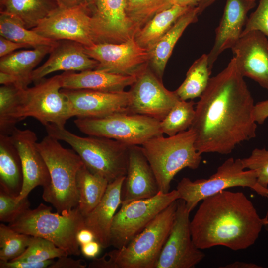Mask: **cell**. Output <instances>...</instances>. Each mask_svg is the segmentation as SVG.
Here are the masks:
<instances>
[{
  "instance_id": "cell-27",
  "label": "cell",
  "mask_w": 268,
  "mask_h": 268,
  "mask_svg": "<svg viewBox=\"0 0 268 268\" xmlns=\"http://www.w3.org/2000/svg\"><path fill=\"white\" fill-rule=\"evenodd\" d=\"M59 7L56 0H0V13L14 17L28 29Z\"/></svg>"
},
{
  "instance_id": "cell-39",
  "label": "cell",
  "mask_w": 268,
  "mask_h": 268,
  "mask_svg": "<svg viewBox=\"0 0 268 268\" xmlns=\"http://www.w3.org/2000/svg\"><path fill=\"white\" fill-rule=\"evenodd\" d=\"M241 161L245 169L256 172L258 183L268 188V150L265 148H255L249 157L241 159Z\"/></svg>"
},
{
  "instance_id": "cell-29",
  "label": "cell",
  "mask_w": 268,
  "mask_h": 268,
  "mask_svg": "<svg viewBox=\"0 0 268 268\" xmlns=\"http://www.w3.org/2000/svg\"><path fill=\"white\" fill-rule=\"evenodd\" d=\"M191 8L177 5L157 12L136 33L135 41L141 47L150 50Z\"/></svg>"
},
{
  "instance_id": "cell-44",
  "label": "cell",
  "mask_w": 268,
  "mask_h": 268,
  "mask_svg": "<svg viewBox=\"0 0 268 268\" xmlns=\"http://www.w3.org/2000/svg\"><path fill=\"white\" fill-rule=\"evenodd\" d=\"M268 117V99L257 102L254 106V118L255 122L262 124Z\"/></svg>"
},
{
  "instance_id": "cell-24",
  "label": "cell",
  "mask_w": 268,
  "mask_h": 268,
  "mask_svg": "<svg viewBox=\"0 0 268 268\" xmlns=\"http://www.w3.org/2000/svg\"><path fill=\"white\" fill-rule=\"evenodd\" d=\"M62 89H89L104 92H118L132 85L136 76H125L96 69L75 73L65 71L61 74Z\"/></svg>"
},
{
  "instance_id": "cell-6",
  "label": "cell",
  "mask_w": 268,
  "mask_h": 268,
  "mask_svg": "<svg viewBox=\"0 0 268 268\" xmlns=\"http://www.w3.org/2000/svg\"><path fill=\"white\" fill-rule=\"evenodd\" d=\"M196 134L189 128L173 136L151 138L141 146L156 177L159 190L170 192L172 180L185 168H198L202 157L196 149Z\"/></svg>"
},
{
  "instance_id": "cell-11",
  "label": "cell",
  "mask_w": 268,
  "mask_h": 268,
  "mask_svg": "<svg viewBox=\"0 0 268 268\" xmlns=\"http://www.w3.org/2000/svg\"><path fill=\"white\" fill-rule=\"evenodd\" d=\"M179 199L177 190L167 193L159 191L155 196L121 205L113 220L110 246L120 249L142 231L162 211Z\"/></svg>"
},
{
  "instance_id": "cell-19",
  "label": "cell",
  "mask_w": 268,
  "mask_h": 268,
  "mask_svg": "<svg viewBox=\"0 0 268 268\" xmlns=\"http://www.w3.org/2000/svg\"><path fill=\"white\" fill-rule=\"evenodd\" d=\"M231 49L242 75L268 91V38L259 31H250L242 35Z\"/></svg>"
},
{
  "instance_id": "cell-3",
  "label": "cell",
  "mask_w": 268,
  "mask_h": 268,
  "mask_svg": "<svg viewBox=\"0 0 268 268\" xmlns=\"http://www.w3.org/2000/svg\"><path fill=\"white\" fill-rule=\"evenodd\" d=\"M177 201L159 213L128 245L95 258L89 268H155L171 231L177 209Z\"/></svg>"
},
{
  "instance_id": "cell-23",
  "label": "cell",
  "mask_w": 268,
  "mask_h": 268,
  "mask_svg": "<svg viewBox=\"0 0 268 268\" xmlns=\"http://www.w3.org/2000/svg\"><path fill=\"white\" fill-rule=\"evenodd\" d=\"M125 177H119L109 183L101 201L84 217L85 227L93 232L95 240L103 248L111 246V226L116 210L122 203Z\"/></svg>"
},
{
  "instance_id": "cell-5",
  "label": "cell",
  "mask_w": 268,
  "mask_h": 268,
  "mask_svg": "<svg viewBox=\"0 0 268 268\" xmlns=\"http://www.w3.org/2000/svg\"><path fill=\"white\" fill-rule=\"evenodd\" d=\"M45 127L48 135L68 144L90 172L102 176L109 183L126 176L129 145L104 137L80 136L54 124Z\"/></svg>"
},
{
  "instance_id": "cell-20",
  "label": "cell",
  "mask_w": 268,
  "mask_h": 268,
  "mask_svg": "<svg viewBox=\"0 0 268 268\" xmlns=\"http://www.w3.org/2000/svg\"><path fill=\"white\" fill-rule=\"evenodd\" d=\"M258 0H226L224 12L215 31L214 43L208 54L209 67L212 69L219 56L231 49L240 38L249 11Z\"/></svg>"
},
{
  "instance_id": "cell-9",
  "label": "cell",
  "mask_w": 268,
  "mask_h": 268,
  "mask_svg": "<svg viewBox=\"0 0 268 268\" xmlns=\"http://www.w3.org/2000/svg\"><path fill=\"white\" fill-rule=\"evenodd\" d=\"M74 122L80 132L89 136L113 139L129 146L141 145L163 134L160 121L137 114L120 112L102 118H77Z\"/></svg>"
},
{
  "instance_id": "cell-26",
  "label": "cell",
  "mask_w": 268,
  "mask_h": 268,
  "mask_svg": "<svg viewBox=\"0 0 268 268\" xmlns=\"http://www.w3.org/2000/svg\"><path fill=\"white\" fill-rule=\"evenodd\" d=\"M23 184V171L18 152L10 136L0 134V188L17 197Z\"/></svg>"
},
{
  "instance_id": "cell-16",
  "label": "cell",
  "mask_w": 268,
  "mask_h": 268,
  "mask_svg": "<svg viewBox=\"0 0 268 268\" xmlns=\"http://www.w3.org/2000/svg\"><path fill=\"white\" fill-rule=\"evenodd\" d=\"M91 25L95 44L120 43L134 38L126 0H94Z\"/></svg>"
},
{
  "instance_id": "cell-43",
  "label": "cell",
  "mask_w": 268,
  "mask_h": 268,
  "mask_svg": "<svg viewBox=\"0 0 268 268\" xmlns=\"http://www.w3.org/2000/svg\"><path fill=\"white\" fill-rule=\"evenodd\" d=\"M31 48L27 44L17 43L0 36V57L9 55L14 51L23 48Z\"/></svg>"
},
{
  "instance_id": "cell-32",
  "label": "cell",
  "mask_w": 268,
  "mask_h": 268,
  "mask_svg": "<svg viewBox=\"0 0 268 268\" xmlns=\"http://www.w3.org/2000/svg\"><path fill=\"white\" fill-rule=\"evenodd\" d=\"M0 36L33 48L40 46L55 47L58 42L45 38L32 29H27L17 19L4 13H0Z\"/></svg>"
},
{
  "instance_id": "cell-10",
  "label": "cell",
  "mask_w": 268,
  "mask_h": 268,
  "mask_svg": "<svg viewBox=\"0 0 268 268\" xmlns=\"http://www.w3.org/2000/svg\"><path fill=\"white\" fill-rule=\"evenodd\" d=\"M62 89L61 74L44 78L34 86L25 89L14 115L17 122L30 117L44 126L54 124L65 127L67 121L73 115Z\"/></svg>"
},
{
  "instance_id": "cell-18",
  "label": "cell",
  "mask_w": 268,
  "mask_h": 268,
  "mask_svg": "<svg viewBox=\"0 0 268 268\" xmlns=\"http://www.w3.org/2000/svg\"><path fill=\"white\" fill-rule=\"evenodd\" d=\"M61 91L69 102L73 117L76 118H102L117 113H127L131 100L129 91L62 89Z\"/></svg>"
},
{
  "instance_id": "cell-42",
  "label": "cell",
  "mask_w": 268,
  "mask_h": 268,
  "mask_svg": "<svg viewBox=\"0 0 268 268\" xmlns=\"http://www.w3.org/2000/svg\"><path fill=\"white\" fill-rule=\"evenodd\" d=\"M86 266L84 260H74L66 255L59 257L49 268H85Z\"/></svg>"
},
{
  "instance_id": "cell-31",
  "label": "cell",
  "mask_w": 268,
  "mask_h": 268,
  "mask_svg": "<svg viewBox=\"0 0 268 268\" xmlns=\"http://www.w3.org/2000/svg\"><path fill=\"white\" fill-rule=\"evenodd\" d=\"M211 70L208 54H204L192 64L181 85L175 91L181 100L187 101L200 97L206 89Z\"/></svg>"
},
{
  "instance_id": "cell-8",
  "label": "cell",
  "mask_w": 268,
  "mask_h": 268,
  "mask_svg": "<svg viewBox=\"0 0 268 268\" xmlns=\"http://www.w3.org/2000/svg\"><path fill=\"white\" fill-rule=\"evenodd\" d=\"M235 187L250 188L258 195L268 198V188L258 183L256 172L250 169L245 170L241 159L232 157L225 161L208 178L193 181L189 178H183L178 182L176 190L179 199L185 201L191 212L204 199Z\"/></svg>"
},
{
  "instance_id": "cell-33",
  "label": "cell",
  "mask_w": 268,
  "mask_h": 268,
  "mask_svg": "<svg viewBox=\"0 0 268 268\" xmlns=\"http://www.w3.org/2000/svg\"><path fill=\"white\" fill-rule=\"evenodd\" d=\"M24 89L15 85L0 86V134L10 135L16 128L14 115Z\"/></svg>"
},
{
  "instance_id": "cell-1",
  "label": "cell",
  "mask_w": 268,
  "mask_h": 268,
  "mask_svg": "<svg viewBox=\"0 0 268 268\" xmlns=\"http://www.w3.org/2000/svg\"><path fill=\"white\" fill-rule=\"evenodd\" d=\"M254 99L234 58L211 77L195 108L189 128L201 154L227 155L236 145L256 137Z\"/></svg>"
},
{
  "instance_id": "cell-7",
  "label": "cell",
  "mask_w": 268,
  "mask_h": 268,
  "mask_svg": "<svg viewBox=\"0 0 268 268\" xmlns=\"http://www.w3.org/2000/svg\"><path fill=\"white\" fill-rule=\"evenodd\" d=\"M52 210L51 206L41 203L8 225L19 233L48 240L68 256H79L81 251L76 234L85 226L78 207L62 213Z\"/></svg>"
},
{
  "instance_id": "cell-48",
  "label": "cell",
  "mask_w": 268,
  "mask_h": 268,
  "mask_svg": "<svg viewBox=\"0 0 268 268\" xmlns=\"http://www.w3.org/2000/svg\"><path fill=\"white\" fill-rule=\"evenodd\" d=\"M94 240L93 232L86 227L81 229L76 234V240L80 246Z\"/></svg>"
},
{
  "instance_id": "cell-34",
  "label": "cell",
  "mask_w": 268,
  "mask_h": 268,
  "mask_svg": "<svg viewBox=\"0 0 268 268\" xmlns=\"http://www.w3.org/2000/svg\"><path fill=\"white\" fill-rule=\"evenodd\" d=\"M195 103L180 100L160 121L161 131L168 136H173L186 131L191 126L195 115Z\"/></svg>"
},
{
  "instance_id": "cell-13",
  "label": "cell",
  "mask_w": 268,
  "mask_h": 268,
  "mask_svg": "<svg viewBox=\"0 0 268 268\" xmlns=\"http://www.w3.org/2000/svg\"><path fill=\"white\" fill-rule=\"evenodd\" d=\"M84 48L85 53L98 62L96 70L137 77L149 66V51L134 38L120 43H100Z\"/></svg>"
},
{
  "instance_id": "cell-17",
  "label": "cell",
  "mask_w": 268,
  "mask_h": 268,
  "mask_svg": "<svg viewBox=\"0 0 268 268\" xmlns=\"http://www.w3.org/2000/svg\"><path fill=\"white\" fill-rule=\"evenodd\" d=\"M21 160L23 171V184L16 200L27 197L30 192L37 186L47 188L51 182L47 164L36 147L37 137L29 129L15 128L10 135Z\"/></svg>"
},
{
  "instance_id": "cell-15",
  "label": "cell",
  "mask_w": 268,
  "mask_h": 268,
  "mask_svg": "<svg viewBox=\"0 0 268 268\" xmlns=\"http://www.w3.org/2000/svg\"><path fill=\"white\" fill-rule=\"evenodd\" d=\"M131 86L128 113L143 115L161 121L181 100L175 91H170L164 86L149 66Z\"/></svg>"
},
{
  "instance_id": "cell-36",
  "label": "cell",
  "mask_w": 268,
  "mask_h": 268,
  "mask_svg": "<svg viewBox=\"0 0 268 268\" xmlns=\"http://www.w3.org/2000/svg\"><path fill=\"white\" fill-rule=\"evenodd\" d=\"M66 255H67L66 252L51 241L42 237L32 236L24 253L11 261L39 262Z\"/></svg>"
},
{
  "instance_id": "cell-49",
  "label": "cell",
  "mask_w": 268,
  "mask_h": 268,
  "mask_svg": "<svg viewBox=\"0 0 268 268\" xmlns=\"http://www.w3.org/2000/svg\"><path fill=\"white\" fill-rule=\"evenodd\" d=\"M222 268H262L259 266L252 263L244 262H235L229 264L224 267H221Z\"/></svg>"
},
{
  "instance_id": "cell-51",
  "label": "cell",
  "mask_w": 268,
  "mask_h": 268,
  "mask_svg": "<svg viewBox=\"0 0 268 268\" xmlns=\"http://www.w3.org/2000/svg\"><path fill=\"white\" fill-rule=\"evenodd\" d=\"M217 0H203L199 6H197L199 14H201L204 10Z\"/></svg>"
},
{
  "instance_id": "cell-25",
  "label": "cell",
  "mask_w": 268,
  "mask_h": 268,
  "mask_svg": "<svg viewBox=\"0 0 268 268\" xmlns=\"http://www.w3.org/2000/svg\"><path fill=\"white\" fill-rule=\"evenodd\" d=\"M197 7L191 8L175 22L170 29L149 50V66L160 79H162L168 59L173 50L186 28L198 20Z\"/></svg>"
},
{
  "instance_id": "cell-14",
  "label": "cell",
  "mask_w": 268,
  "mask_h": 268,
  "mask_svg": "<svg viewBox=\"0 0 268 268\" xmlns=\"http://www.w3.org/2000/svg\"><path fill=\"white\" fill-rule=\"evenodd\" d=\"M32 29L55 41L70 40L86 47L95 44L91 12L85 4L68 8L59 7Z\"/></svg>"
},
{
  "instance_id": "cell-46",
  "label": "cell",
  "mask_w": 268,
  "mask_h": 268,
  "mask_svg": "<svg viewBox=\"0 0 268 268\" xmlns=\"http://www.w3.org/2000/svg\"><path fill=\"white\" fill-rule=\"evenodd\" d=\"M82 254L87 258L94 259L99 254L101 248L100 244L96 240H93L80 246Z\"/></svg>"
},
{
  "instance_id": "cell-30",
  "label": "cell",
  "mask_w": 268,
  "mask_h": 268,
  "mask_svg": "<svg viewBox=\"0 0 268 268\" xmlns=\"http://www.w3.org/2000/svg\"><path fill=\"white\" fill-rule=\"evenodd\" d=\"M108 184L105 178L92 173L84 164L79 168L76 176L78 207L84 217L101 201Z\"/></svg>"
},
{
  "instance_id": "cell-40",
  "label": "cell",
  "mask_w": 268,
  "mask_h": 268,
  "mask_svg": "<svg viewBox=\"0 0 268 268\" xmlns=\"http://www.w3.org/2000/svg\"><path fill=\"white\" fill-rule=\"evenodd\" d=\"M252 30L261 32L268 39V0H259L257 8L248 17L241 36Z\"/></svg>"
},
{
  "instance_id": "cell-12",
  "label": "cell",
  "mask_w": 268,
  "mask_h": 268,
  "mask_svg": "<svg viewBox=\"0 0 268 268\" xmlns=\"http://www.w3.org/2000/svg\"><path fill=\"white\" fill-rule=\"evenodd\" d=\"M174 221L155 268H192L205 256L194 243L185 201L178 199Z\"/></svg>"
},
{
  "instance_id": "cell-21",
  "label": "cell",
  "mask_w": 268,
  "mask_h": 268,
  "mask_svg": "<svg viewBox=\"0 0 268 268\" xmlns=\"http://www.w3.org/2000/svg\"><path fill=\"white\" fill-rule=\"evenodd\" d=\"M49 54L46 61L33 70L32 82L37 83L56 71H83L95 69L98 65L85 53L83 45L73 41H58Z\"/></svg>"
},
{
  "instance_id": "cell-2",
  "label": "cell",
  "mask_w": 268,
  "mask_h": 268,
  "mask_svg": "<svg viewBox=\"0 0 268 268\" xmlns=\"http://www.w3.org/2000/svg\"><path fill=\"white\" fill-rule=\"evenodd\" d=\"M268 224L243 193L225 190L202 201L190 226L198 248L222 246L238 251L253 245Z\"/></svg>"
},
{
  "instance_id": "cell-35",
  "label": "cell",
  "mask_w": 268,
  "mask_h": 268,
  "mask_svg": "<svg viewBox=\"0 0 268 268\" xmlns=\"http://www.w3.org/2000/svg\"><path fill=\"white\" fill-rule=\"evenodd\" d=\"M31 237L0 223V261L8 262L19 257L28 246Z\"/></svg>"
},
{
  "instance_id": "cell-38",
  "label": "cell",
  "mask_w": 268,
  "mask_h": 268,
  "mask_svg": "<svg viewBox=\"0 0 268 268\" xmlns=\"http://www.w3.org/2000/svg\"><path fill=\"white\" fill-rule=\"evenodd\" d=\"M27 197L17 201L16 197L0 188V221L10 223L30 209Z\"/></svg>"
},
{
  "instance_id": "cell-50",
  "label": "cell",
  "mask_w": 268,
  "mask_h": 268,
  "mask_svg": "<svg viewBox=\"0 0 268 268\" xmlns=\"http://www.w3.org/2000/svg\"><path fill=\"white\" fill-rule=\"evenodd\" d=\"M56 0L59 6L60 7H63V8H68V7L78 6L81 4H85V3L83 0Z\"/></svg>"
},
{
  "instance_id": "cell-28",
  "label": "cell",
  "mask_w": 268,
  "mask_h": 268,
  "mask_svg": "<svg viewBox=\"0 0 268 268\" xmlns=\"http://www.w3.org/2000/svg\"><path fill=\"white\" fill-rule=\"evenodd\" d=\"M54 47L40 46L33 50H20L0 58V71L10 73L18 77L24 86L32 82L34 68Z\"/></svg>"
},
{
  "instance_id": "cell-41",
  "label": "cell",
  "mask_w": 268,
  "mask_h": 268,
  "mask_svg": "<svg viewBox=\"0 0 268 268\" xmlns=\"http://www.w3.org/2000/svg\"><path fill=\"white\" fill-rule=\"evenodd\" d=\"M54 262L53 259L39 262L0 261V268H49Z\"/></svg>"
},
{
  "instance_id": "cell-45",
  "label": "cell",
  "mask_w": 268,
  "mask_h": 268,
  "mask_svg": "<svg viewBox=\"0 0 268 268\" xmlns=\"http://www.w3.org/2000/svg\"><path fill=\"white\" fill-rule=\"evenodd\" d=\"M203 0H164L158 12L173 6H181L188 7H197Z\"/></svg>"
},
{
  "instance_id": "cell-4",
  "label": "cell",
  "mask_w": 268,
  "mask_h": 268,
  "mask_svg": "<svg viewBox=\"0 0 268 268\" xmlns=\"http://www.w3.org/2000/svg\"><path fill=\"white\" fill-rule=\"evenodd\" d=\"M59 140L47 134L36 147L48 168L51 182L43 189L42 198L59 213L78 206L76 176L84 164L73 149L66 148Z\"/></svg>"
},
{
  "instance_id": "cell-52",
  "label": "cell",
  "mask_w": 268,
  "mask_h": 268,
  "mask_svg": "<svg viewBox=\"0 0 268 268\" xmlns=\"http://www.w3.org/2000/svg\"><path fill=\"white\" fill-rule=\"evenodd\" d=\"M85 4L89 9L91 13L94 8V0H83Z\"/></svg>"
},
{
  "instance_id": "cell-47",
  "label": "cell",
  "mask_w": 268,
  "mask_h": 268,
  "mask_svg": "<svg viewBox=\"0 0 268 268\" xmlns=\"http://www.w3.org/2000/svg\"><path fill=\"white\" fill-rule=\"evenodd\" d=\"M0 84L1 85H15L21 88L26 89L20 79L17 76L6 72L0 71Z\"/></svg>"
},
{
  "instance_id": "cell-22",
  "label": "cell",
  "mask_w": 268,
  "mask_h": 268,
  "mask_svg": "<svg viewBox=\"0 0 268 268\" xmlns=\"http://www.w3.org/2000/svg\"><path fill=\"white\" fill-rule=\"evenodd\" d=\"M121 205L151 198L159 192L154 172L141 146L129 147L128 162Z\"/></svg>"
},
{
  "instance_id": "cell-37",
  "label": "cell",
  "mask_w": 268,
  "mask_h": 268,
  "mask_svg": "<svg viewBox=\"0 0 268 268\" xmlns=\"http://www.w3.org/2000/svg\"><path fill=\"white\" fill-rule=\"evenodd\" d=\"M164 0H126L127 15L132 24L135 35L158 12Z\"/></svg>"
}]
</instances>
